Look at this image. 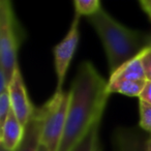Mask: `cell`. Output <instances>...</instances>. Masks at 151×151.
Listing matches in <instances>:
<instances>
[{
	"label": "cell",
	"mask_w": 151,
	"mask_h": 151,
	"mask_svg": "<svg viewBox=\"0 0 151 151\" xmlns=\"http://www.w3.org/2000/svg\"><path fill=\"white\" fill-rule=\"evenodd\" d=\"M68 92L66 124L58 151H70L101 119L110 96L108 81L89 61L80 64Z\"/></svg>",
	"instance_id": "1"
},
{
	"label": "cell",
	"mask_w": 151,
	"mask_h": 151,
	"mask_svg": "<svg viewBox=\"0 0 151 151\" xmlns=\"http://www.w3.org/2000/svg\"><path fill=\"white\" fill-rule=\"evenodd\" d=\"M87 20L101 40L111 73L149 47V33L125 27L104 9Z\"/></svg>",
	"instance_id": "2"
},
{
	"label": "cell",
	"mask_w": 151,
	"mask_h": 151,
	"mask_svg": "<svg viewBox=\"0 0 151 151\" xmlns=\"http://www.w3.org/2000/svg\"><path fill=\"white\" fill-rule=\"evenodd\" d=\"M24 38L12 3L0 1V71L9 85L18 67V51Z\"/></svg>",
	"instance_id": "3"
},
{
	"label": "cell",
	"mask_w": 151,
	"mask_h": 151,
	"mask_svg": "<svg viewBox=\"0 0 151 151\" xmlns=\"http://www.w3.org/2000/svg\"><path fill=\"white\" fill-rule=\"evenodd\" d=\"M69 105L68 91H56L49 101L42 105V121L40 143L49 151H58L64 134Z\"/></svg>",
	"instance_id": "4"
},
{
	"label": "cell",
	"mask_w": 151,
	"mask_h": 151,
	"mask_svg": "<svg viewBox=\"0 0 151 151\" xmlns=\"http://www.w3.org/2000/svg\"><path fill=\"white\" fill-rule=\"evenodd\" d=\"M80 18L81 17L75 15V18L71 22L66 35L53 49L54 67L57 77L56 91H62L65 76H66L69 64L73 60V57L78 47L79 38H80V30H79Z\"/></svg>",
	"instance_id": "5"
},
{
	"label": "cell",
	"mask_w": 151,
	"mask_h": 151,
	"mask_svg": "<svg viewBox=\"0 0 151 151\" xmlns=\"http://www.w3.org/2000/svg\"><path fill=\"white\" fill-rule=\"evenodd\" d=\"M7 89L11 97L12 110L16 117L19 119V121L25 126L33 116L35 108L33 107L28 96L27 89H26L19 65L16 68L14 77Z\"/></svg>",
	"instance_id": "6"
},
{
	"label": "cell",
	"mask_w": 151,
	"mask_h": 151,
	"mask_svg": "<svg viewBox=\"0 0 151 151\" xmlns=\"http://www.w3.org/2000/svg\"><path fill=\"white\" fill-rule=\"evenodd\" d=\"M149 134L140 127L119 126L113 132L114 151H147Z\"/></svg>",
	"instance_id": "7"
},
{
	"label": "cell",
	"mask_w": 151,
	"mask_h": 151,
	"mask_svg": "<svg viewBox=\"0 0 151 151\" xmlns=\"http://www.w3.org/2000/svg\"><path fill=\"white\" fill-rule=\"evenodd\" d=\"M44 109L42 106L35 108L33 116L25 125V134L23 140L16 151H38L42 140Z\"/></svg>",
	"instance_id": "8"
},
{
	"label": "cell",
	"mask_w": 151,
	"mask_h": 151,
	"mask_svg": "<svg viewBox=\"0 0 151 151\" xmlns=\"http://www.w3.org/2000/svg\"><path fill=\"white\" fill-rule=\"evenodd\" d=\"M24 134H25V126L19 121L12 110L7 119L1 125L0 146H2L6 150L16 151L23 140Z\"/></svg>",
	"instance_id": "9"
},
{
	"label": "cell",
	"mask_w": 151,
	"mask_h": 151,
	"mask_svg": "<svg viewBox=\"0 0 151 151\" xmlns=\"http://www.w3.org/2000/svg\"><path fill=\"white\" fill-rule=\"evenodd\" d=\"M142 54L143 51L138 56L130 59L129 61L121 65L118 69H116L114 73H112L108 83H115L119 81L146 80V76H145L144 68L142 65Z\"/></svg>",
	"instance_id": "10"
},
{
	"label": "cell",
	"mask_w": 151,
	"mask_h": 151,
	"mask_svg": "<svg viewBox=\"0 0 151 151\" xmlns=\"http://www.w3.org/2000/svg\"><path fill=\"white\" fill-rule=\"evenodd\" d=\"M146 83V80L119 81V82L115 83H108V91L110 94L111 93H120V94L127 95V96L140 97Z\"/></svg>",
	"instance_id": "11"
},
{
	"label": "cell",
	"mask_w": 151,
	"mask_h": 151,
	"mask_svg": "<svg viewBox=\"0 0 151 151\" xmlns=\"http://www.w3.org/2000/svg\"><path fill=\"white\" fill-rule=\"evenodd\" d=\"M101 120H97L86 132L84 137L70 151H101L99 144V125Z\"/></svg>",
	"instance_id": "12"
},
{
	"label": "cell",
	"mask_w": 151,
	"mask_h": 151,
	"mask_svg": "<svg viewBox=\"0 0 151 151\" xmlns=\"http://www.w3.org/2000/svg\"><path fill=\"white\" fill-rule=\"evenodd\" d=\"M75 15L79 17H91L99 13L103 7L99 0H75Z\"/></svg>",
	"instance_id": "13"
},
{
	"label": "cell",
	"mask_w": 151,
	"mask_h": 151,
	"mask_svg": "<svg viewBox=\"0 0 151 151\" xmlns=\"http://www.w3.org/2000/svg\"><path fill=\"white\" fill-rule=\"evenodd\" d=\"M139 127L145 132L151 134V104L139 99Z\"/></svg>",
	"instance_id": "14"
},
{
	"label": "cell",
	"mask_w": 151,
	"mask_h": 151,
	"mask_svg": "<svg viewBox=\"0 0 151 151\" xmlns=\"http://www.w3.org/2000/svg\"><path fill=\"white\" fill-rule=\"evenodd\" d=\"M11 112L12 104L9 89H7V90L0 93V126L5 122Z\"/></svg>",
	"instance_id": "15"
},
{
	"label": "cell",
	"mask_w": 151,
	"mask_h": 151,
	"mask_svg": "<svg viewBox=\"0 0 151 151\" xmlns=\"http://www.w3.org/2000/svg\"><path fill=\"white\" fill-rule=\"evenodd\" d=\"M142 65L146 76V80L151 81V46L143 50L142 54Z\"/></svg>",
	"instance_id": "16"
},
{
	"label": "cell",
	"mask_w": 151,
	"mask_h": 151,
	"mask_svg": "<svg viewBox=\"0 0 151 151\" xmlns=\"http://www.w3.org/2000/svg\"><path fill=\"white\" fill-rule=\"evenodd\" d=\"M139 99L151 104V81H147L146 85L144 87V90L141 93Z\"/></svg>",
	"instance_id": "17"
},
{
	"label": "cell",
	"mask_w": 151,
	"mask_h": 151,
	"mask_svg": "<svg viewBox=\"0 0 151 151\" xmlns=\"http://www.w3.org/2000/svg\"><path fill=\"white\" fill-rule=\"evenodd\" d=\"M139 4L151 21V0H141L139 1Z\"/></svg>",
	"instance_id": "18"
},
{
	"label": "cell",
	"mask_w": 151,
	"mask_h": 151,
	"mask_svg": "<svg viewBox=\"0 0 151 151\" xmlns=\"http://www.w3.org/2000/svg\"><path fill=\"white\" fill-rule=\"evenodd\" d=\"M147 151H151V134H149L148 144H147Z\"/></svg>",
	"instance_id": "19"
},
{
	"label": "cell",
	"mask_w": 151,
	"mask_h": 151,
	"mask_svg": "<svg viewBox=\"0 0 151 151\" xmlns=\"http://www.w3.org/2000/svg\"><path fill=\"white\" fill-rule=\"evenodd\" d=\"M38 151H49L48 149H47V147H45L44 145L40 143V148H38Z\"/></svg>",
	"instance_id": "20"
},
{
	"label": "cell",
	"mask_w": 151,
	"mask_h": 151,
	"mask_svg": "<svg viewBox=\"0 0 151 151\" xmlns=\"http://www.w3.org/2000/svg\"><path fill=\"white\" fill-rule=\"evenodd\" d=\"M0 151H9V150H6V149L3 148L2 146H0Z\"/></svg>",
	"instance_id": "21"
},
{
	"label": "cell",
	"mask_w": 151,
	"mask_h": 151,
	"mask_svg": "<svg viewBox=\"0 0 151 151\" xmlns=\"http://www.w3.org/2000/svg\"><path fill=\"white\" fill-rule=\"evenodd\" d=\"M149 46H151V32L149 33Z\"/></svg>",
	"instance_id": "22"
}]
</instances>
